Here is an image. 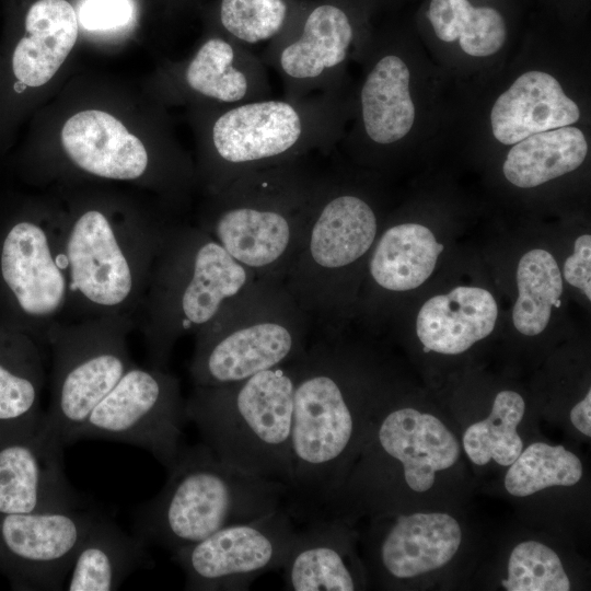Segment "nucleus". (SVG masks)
<instances>
[{"instance_id":"39448f33","label":"nucleus","mask_w":591,"mask_h":591,"mask_svg":"<svg viewBox=\"0 0 591 591\" xmlns=\"http://www.w3.org/2000/svg\"><path fill=\"white\" fill-rule=\"evenodd\" d=\"M376 212L362 196L323 177L283 287L313 335H336L351 301L352 273L376 241Z\"/></svg>"},{"instance_id":"0eeeda50","label":"nucleus","mask_w":591,"mask_h":591,"mask_svg":"<svg viewBox=\"0 0 591 591\" xmlns=\"http://www.w3.org/2000/svg\"><path fill=\"white\" fill-rule=\"evenodd\" d=\"M312 335L283 285L256 279L195 334L189 373L197 386L239 382L298 359Z\"/></svg>"},{"instance_id":"393cba45","label":"nucleus","mask_w":591,"mask_h":591,"mask_svg":"<svg viewBox=\"0 0 591 591\" xmlns=\"http://www.w3.org/2000/svg\"><path fill=\"white\" fill-rule=\"evenodd\" d=\"M146 543L101 517L80 544L73 559L67 590L113 591L150 558Z\"/></svg>"},{"instance_id":"4c0bfd02","label":"nucleus","mask_w":591,"mask_h":591,"mask_svg":"<svg viewBox=\"0 0 591 591\" xmlns=\"http://www.w3.org/2000/svg\"><path fill=\"white\" fill-rule=\"evenodd\" d=\"M591 391L589 390L586 397L576 404L570 412V420L576 429L584 436H591Z\"/></svg>"},{"instance_id":"a878e982","label":"nucleus","mask_w":591,"mask_h":591,"mask_svg":"<svg viewBox=\"0 0 591 591\" xmlns=\"http://www.w3.org/2000/svg\"><path fill=\"white\" fill-rule=\"evenodd\" d=\"M410 72L396 55H384L366 76L360 90V116L367 139L394 144L412 129L415 105L409 91Z\"/></svg>"},{"instance_id":"6ab92c4d","label":"nucleus","mask_w":591,"mask_h":591,"mask_svg":"<svg viewBox=\"0 0 591 591\" xmlns=\"http://www.w3.org/2000/svg\"><path fill=\"white\" fill-rule=\"evenodd\" d=\"M580 118L578 105L560 83L543 71L521 74L499 95L490 112L491 130L503 144L546 130L570 126Z\"/></svg>"},{"instance_id":"9d476101","label":"nucleus","mask_w":591,"mask_h":591,"mask_svg":"<svg viewBox=\"0 0 591 591\" xmlns=\"http://www.w3.org/2000/svg\"><path fill=\"white\" fill-rule=\"evenodd\" d=\"M124 317H97L74 327L54 326L47 335L54 351L50 406L40 421L44 434L66 445L94 407L132 366Z\"/></svg>"},{"instance_id":"f704fd0d","label":"nucleus","mask_w":591,"mask_h":591,"mask_svg":"<svg viewBox=\"0 0 591 591\" xmlns=\"http://www.w3.org/2000/svg\"><path fill=\"white\" fill-rule=\"evenodd\" d=\"M40 385L39 368L15 372L0 362V425L10 432L36 429Z\"/></svg>"},{"instance_id":"f257e3e1","label":"nucleus","mask_w":591,"mask_h":591,"mask_svg":"<svg viewBox=\"0 0 591 591\" xmlns=\"http://www.w3.org/2000/svg\"><path fill=\"white\" fill-rule=\"evenodd\" d=\"M337 336H312L297 361L285 508L302 523L314 518L343 483L360 439L352 366Z\"/></svg>"},{"instance_id":"bb28decb","label":"nucleus","mask_w":591,"mask_h":591,"mask_svg":"<svg viewBox=\"0 0 591 591\" xmlns=\"http://www.w3.org/2000/svg\"><path fill=\"white\" fill-rule=\"evenodd\" d=\"M443 245L418 223L386 228L371 250L368 274L376 288L404 292L422 285L432 274Z\"/></svg>"},{"instance_id":"e433bc0d","label":"nucleus","mask_w":591,"mask_h":591,"mask_svg":"<svg viewBox=\"0 0 591 591\" xmlns=\"http://www.w3.org/2000/svg\"><path fill=\"white\" fill-rule=\"evenodd\" d=\"M568 283L583 291L591 299V235L582 234L575 242L573 254L564 264Z\"/></svg>"},{"instance_id":"cd10ccee","label":"nucleus","mask_w":591,"mask_h":591,"mask_svg":"<svg viewBox=\"0 0 591 591\" xmlns=\"http://www.w3.org/2000/svg\"><path fill=\"white\" fill-rule=\"evenodd\" d=\"M587 152V140L579 128L559 127L514 143L502 171L514 186L531 188L575 171Z\"/></svg>"},{"instance_id":"6e6552de","label":"nucleus","mask_w":591,"mask_h":591,"mask_svg":"<svg viewBox=\"0 0 591 591\" xmlns=\"http://www.w3.org/2000/svg\"><path fill=\"white\" fill-rule=\"evenodd\" d=\"M335 113L331 90L223 107L210 127V193L248 171L324 152L333 140Z\"/></svg>"},{"instance_id":"20e7f679","label":"nucleus","mask_w":591,"mask_h":591,"mask_svg":"<svg viewBox=\"0 0 591 591\" xmlns=\"http://www.w3.org/2000/svg\"><path fill=\"white\" fill-rule=\"evenodd\" d=\"M298 359L239 382L195 385L186 418L223 463L287 486Z\"/></svg>"},{"instance_id":"a211bd4d","label":"nucleus","mask_w":591,"mask_h":591,"mask_svg":"<svg viewBox=\"0 0 591 591\" xmlns=\"http://www.w3.org/2000/svg\"><path fill=\"white\" fill-rule=\"evenodd\" d=\"M61 142L80 169L99 177L136 179L148 169L149 155L141 140L102 111H83L70 117Z\"/></svg>"},{"instance_id":"473e14b6","label":"nucleus","mask_w":591,"mask_h":591,"mask_svg":"<svg viewBox=\"0 0 591 591\" xmlns=\"http://www.w3.org/2000/svg\"><path fill=\"white\" fill-rule=\"evenodd\" d=\"M508 591H568L567 577L558 555L548 546L526 541L510 554L508 578L501 581Z\"/></svg>"},{"instance_id":"c9c22d12","label":"nucleus","mask_w":591,"mask_h":591,"mask_svg":"<svg viewBox=\"0 0 591 591\" xmlns=\"http://www.w3.org/2000/svg\"><path fill=\"white\" fill-rule=\"evenodd\" d=\"M132 13L130 0H85L79 19L88 31H107L126 25Z\"/></svg>"},{"instance_id":"72a5a7b5","label":"nucleus","mask_w":591,"mask_h":591,"mask_svg":"<svg viewBox=\"0 0 591 591\" xmlns=\"http://www.w3.org/2000/svg\"><path fill=\"white\" fill-rule=\"evenodd\" d=\"M285 0H222L220 22L233 40L255 45L274 40L287 22Z\"/></svg>"},{"instance_id":"9b49d317","label":"nucleus","mask_w":591,"mask_h":591,"mask_svg":"<svg viewBox=\"0 0 591 591\" xmlns=\"http://www.w3.org/2000/svg\"><path fill=\"white\" fill-rule=\"evenodd\" d=\"M187 421L178 380L161 368L131 366L68 437L119 441L149 451L169 470L182 448Z\"/></svg>"},{"instance_id":"412c9836","label":"nucleus","mask_w":591,"mask_h":591,"mask_svg":"<svg viewBox=\"0 0 591 591\" xmlns=\"http://www.w3.org/2000/svg\"><path fill=\"white\" fill-rule=\"evenodd\" d=\"M187 86L223 105L269 97L266 65L247 47L223 37L207 39L186 66Z\"/></svg>"},{"instance_id":"7c9ffc66","label":"nucleus","mask_w":591,"mask_h":591,"mask_svg":"<svg viewBox=\"0 0 591 591\" xmlns=\"http://www.w3.org/2000/svg\"><path fill=\"white\" fill-rule=\"evenodd\" d=\"M524 410L525 404L520 394L499 392L490 415L471 425L463 434V447L470 460L477 465H485L490 460L502 466L511 465L523 449L517 427Z\"/></svg>"},{"instance_id":"b1692460","label":"nucleus","mask_w":591,"mask_h":591,"mask_svg":"<svg viewBox=\"0 0 591 591\" xmlns=\"http://www.w3.org/2000/svg\"><path fill=\"white\" fill-rule=\"evenodd\" d=\"M25 36L12 55V69L26 86L47 83L73 48L78 37L74 9L66 0H37L25 15Z\"/></svg>"},{"instance_id":"7ed1b4c3","label":"nucleus","mask_w":591,"mask_h":591,"mask_svg":"<svg viewBox=\"0 0 591 591\" xmlns=\"http://www.w3.org/2000/svg\"><path fill=\"white\" fill-rule=\"evenodd\" d=\"M287 486L242 473L200 442L183 445L161 491L136 512V535L171 553L285 506Z\"/></svg>"},{"instance_id":"dca6fc26","label":"nucleus","mask_w":591,"mask_h":591,"mask_svg":"<svg viewBox=\"0 0 591 591\" xmlns=\"http://www.w3.org/2000/svg\"><path fill=\"white\" fill-rule=\"evenodd\" d=\"M0 270L22 312L51 329L69 296L58 232L32 221L14 224L2 243Z\"/></svg>"},{"instance_id":"4be33fe9","label":"nucleus","mask_w":591,"mask_h":591,"mask_svg":"<svg viewBox=\"0 0 591 591\" xmlns=\"http://www.w3.org/2000/svg\"><path fill=\"white\" fill-rule=\"evenodd\" d=\"M497 316L498 306L489 291L460 286L421 306L416 333L426 352L457 355L487 337Z\"/></svg>"},{"instance_id":"4468645a","label":"nucleus","mask_w":591,"mask_h":591,"mask_svg":"<svg viewBox=\"0 0 591 591\" xmlns=\"http://www.w3.org/2000/svg\"><path fill=\"white\" fill-rule=\"evenodd\" d=\"M354 38L348 13L323 3L309 12L299 33L277 36L262 60L278 72L286 96L300 99L331 90L332 78L347 59Z\"/></svg>"},{"instance_id":"aec40b11","label":"nucleus","mask_w":591,"mask_h":591,"mask_svg":"<svg viewBox=\"0 0 591 591\" xmlns=\"http://www.w3.org/2000/svg\"><path fill=\"white\" fill-rule=\"evenodd\" d=\"M345 521L316 517L298 528L281 566L285 589L291 591H352L357 580L346 559L349 533Z\"/></svg>"},{"instance_id":"c85d7f7f","label":"nucleus","mask_w":591,"mask_h":591,"mask_svg":"<svg viewBox=\"0 0 591 591\" xmlns=\"http://www.w3.org/2000/svg\"><path fill=\"white\" fill-rule=\"evenodd\" d=\"M425 16L440 40H457L461 49L470 56L494 55L507 38L506 16L490 2L429 0Z\"/></svg>"},{"instance_id":"5701e85b","label":"nucleus","mask_w":591,"mask_h":591,"mask_svg":"<svg viewBox=\"0 0 591 591\" xmlns=\"http://www.w3.org/2000/svg\"><path fill=\"white\" fill-rule=\"evenodd\" d=\"M461 541L457 521L447 513L402 514L384 532L379 559L391 577L413 578L449 563Z\"/></svg>"},{"instance_id":"c756f323","label":"nucleus","mask_w":591,"mask_h":591,"mask_svg":"<svg viewBox=\"0 0 591 591\" xmlns=\"http://www.w3.org/2000/svg\"><path fill=\"white\" fill-rule=\"evenodd\" d=\"M517 285L513 325L523 335H538L546 328L552 309L560 305L563 293L560 270L552 254L540 248L525 253L518 265Z\"/></svg>"},{"instance_id":"f3484780","label":"nucleus","mask_w":591,"mask_h":591,"mask_svg":"<svg viewBox=\"0 0 591 591\" xmlns=\"http://www.w3.org/2000/svg\"><path fill=\"white\" fill-rule=\"evenodd\" d=\"M374 437L381 453L402 465L405 483L416 493L429 490L436 472L453 466L460 456V444L444 424L412 407L391 409Z\"/></svg>"},{"instance_id":"1a4fd4ad","label":"nucleus","mask_w":591,"mask_h":591,"mask_svg":"<svg viewBox=\"0 0 591 591\" xmlns=\"http://www.w3.org/2000/svg\"><path fill=\"white\" fill-rule=\"evenodd\" d=\"M170 229L124 232L101 210L82 212L58 232L68 304H80L97 317H123V310L144 299Z\"/></svg>"},{"instance_id":"f03ea898","label":"nucleus","mask_w":591,"mask_h":591,"mask_svg":"<svg viewBox=\"0 0 591 591\" xmlns=\"http://www.w3.org/2000/svg\"><path fill=\"white\" fill-rule=\"evenodd\" d=\"M323 173L310 157L243 173L211 194L199 228L256 279L282 283Z\"/></svg>"},{"instance_id":"423d86ee","label":"nucleus","mask_w":591,"mask_h":591,"mask_svg":"<svg viewBox=\"0 0 591 591\" xmlns=\"http://www.w3.org/2000/svg\"><path fill=\"white\" fill-rule=\"evenodd\" d=\"M255 280L199 227L171 228L143 299L152 367L165 369L177 339L212 322Z\"/></svg>"},{"instance_id":"ddd939ff","label":"nucleus","mask_w":591,"mask_h":591,"mask_svg":"<svg viewBox=\"0 0 591 591\" xmlns=\"http://www.w3.org/2000/svg\"><path fill=\"white\" fill-rule=\"evenodd\" d=\"M100 518L83 508L0 514V557L28 589L61 590L80 544Z\"/></svg>"},{"instance_id":"2f4dec72","label":"nucleus","mask_w":591,"mask_h":591,"mask_svg":"<svg viewBox=\"0 0 591 591\" xmlns=\"http://www.w3.org/2000/svg\"><path fill=\"white\" fill-rule=\"evenodd\" d=\"M505 477L507 491L526 497L552 486H572L582 476V464L577 455L563 445L535 442L509 465Z\"/></svg>"},{"instance_id":"2eb2a0df","label":"nucleus","mask_w":591,"mask_h":591,"mask_svg":"<svg viewBox=\"0 0 591 591\" xmlns=\"http://www.w3.org/2000/svg\"><path fill=\"white\" fill-rule=\"evenodd\" d=\"M0 444V514L82 509L62 461L63 445L40 430L12 431Z\"/></svg>"},{"instance_id":"f8f14e48","label":"nucleus","mask_w":591,"mask_h":591,"mask_svg":"<svg viewBox=\"0 0 591 591\" xmlns=\"http://www.w3.org/2000/svg\"><path fill=\"white\" fill-rule=\"evenodd\" d=\"M298 528L283 507L224 526L172 553L192 591H242L260 575L280 569Z\"/></svg>"}]
</instances>
